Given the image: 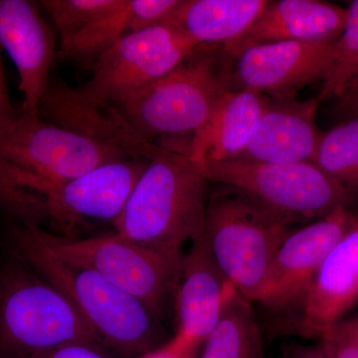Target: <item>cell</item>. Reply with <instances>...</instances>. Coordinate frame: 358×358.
I'll return each mask as SVG.
<instances>
[{"label": "cell", "mask_w": 358, "mask_h": 358, "mask_svg": "<svg viewBox=\"0 0 358 358\" xmlns=\"http://www.w3.org/2000/svg\"><path fill=\"white\" fill-rule=\"evenodd\" d=\"M148 159L109 162L68 180H50L0 160V206L56 236L75 238L89 220L114 222L147 167Z\"/></svg>", "instance_id": "1"}, {"label": "cell", "mask_w": 358, "mask_h": 358, "mask_svg": "<svg viewBox=\"0 0 358 358\" xmlns=\"http://www.w3.org/2000/svg\"><path fill=\"white\" fill-rule=\"evenodd\" d=\"M209 182L185 152L159 145L119 217L115 233L180 265L204 234Z\"/></svg>", "instance_id": "2"}, {"label": "cell", "mask_w": 358, "mask_h": 358, "mask_svg": "<svg viewBox=\"0 0 358 358\" xmlns=\"http://www.w3.org/2000/svg\"><path fill=\"white\" fill-rule=\"evenodd\" d=\"M10 238L14 253L64 294L106 348L141 357L162 345V320L141 301L95 271L56 255L30 226H16Z\"/></svg>", "instance_id": "3"}, {"label": "cell", "mask_w": 358, "mask_h": 358, "mask_svg": "<svg viewBox=\"0 0 358 358\" xmlns=\"http://www.w3.org/2000/svg\"><path fill=\"white\" fill-rule=\"evenodd\" d=\"M69 343L106 352L64 294L14 253L0 267V358H23Z\"/></svg>", "instance_id": "4"}, {"label": "cell", "mask_w": 358, "mask_h": 358, "mask_svg": "<svg viewBox=\"0 0 358 358\" xmlns=\"http://www.w3.org/2000/svg\"><path fill=\"white\" fill-rule=\"evenodd\" d=\"M230 68L222 47L201 46L166 76L114 106L150 143L162 136L192 138L230 90Z\"/></svg>", "instance_id": "5"}, {"label": "cell", "mask_w": 358, "mask_h": 358, "mask_svg": "<svg viewBox=\"0 0 358 358\" xmlns=\"http://www.w3.org/2000/svg\"><path fill=\"white\" fill-rule=\"evenodd\" d=\"M294 224L249 195L227 186L209 192L204 235L226 279L256 303L268 268Z\"/></svg>", "instance_id": "6"}, {"label": "cell", "mask_w": 358, "mask_h": 358, "mask_svg": "<svg viewBox=\"0 0 358 358\" xmlns=\"http://www.w3.org/2000/svg\"><path fill=\"white\" fill-rule=\"evenodd\" d=\"M195 166L209 183L239 190L293 224L319 220L353 202L343 186L312 162L235 159Z\"/></svg>", "instance_id": "7"}, {"label": "cell", "mask_w": 358, "mask_h": 358, "mask_svg": "<svg viewBox=\"0 0 358 358\" xmlns=\"http://www.w3.org/2000/svg\"><path fill=\"white\" fill-rule=\"evenodd\" d=\"M32 228L40 241L56 255L95 271L164 320L167 303L176 291L180 265L117 233L66 238Z\"/></svg>", "instance_id": "8"}, {"label": "cell", "mask_w": 358, "mask_h": 358, "mask_svg": "<svg viewBox=\"0 0 358 358\" xmlns=\"http://www.w3.org/2000/svg\"><path fill=\"white\" fill-rule=\"evenodd\" d=\"M199 48L171 22L131 33L91 63V77L80 92L95 102L117 105L166 76Z\"/></svg>", "instance_id": "9"}, {"label": "cell", "mask_w": 358, "mask_h": 358, "mask_svg": "<svg viewBox=\"0 0 358 358\" xmlns=\"http://www.w3.org/2000/svg\"><path fill=\"white\" fill-rule=\"evenodd\" d=\"M124 159H134L21 112L0 131L1 162L50 180H68Z\"/></svg>", "instance_id": "10"}, {"label": "cell", "mask_w": 358, "mask_h": 358, "mask_svg": "<svg viewBox=\"0 0 358 358\" xmlns=\"http://www.w3.org/2000/svg\"><path fill=\"white\" fill-rule=\"evenodd\" d=\"M357 214L350 207L341 206L326 217L292 230L271 263L256 303L268 312L296 319L320 266Z\"/></svg>", "instance_id": "11"}, {"label": "cell", "mask_w": 358, "mask_h": 358, "mask_svg": "<svg viewBox=\"0 0 358 358\" xmlns=\"http://www.w3.org/2000/svg\"><path fill=\"white\" fill-rule=\"evenodd\" d=\"M334 41L273 42L248 47L231 59L230 88L272 99L296 98L322 81L331 65Z\"/></svg>", "instance_id": "12"}, {"label": "cell", "mask_w": 358, "mask_h": 358, "mask_svg": "<svg viewBox=\"0 0 358 358\" xmlns=\"http://www.w3.org/2000/svg\"><path fill=\"white\" fill-rule=\"evenodd\" d=\"M38 115L42 121L129 159H150L159 148L136 133L115 106L95 102L62 80L50 79L40 101Z\"/></svg>", "instance_id": "13"}, {"label": "cell", "mask_w": 358, "mask_h": 358, "mask_svg": "<svg viewBox=\"0 0 358 358\" xmlns=\"http://www.w3.org/2000/svg\"><path fill=\"white\" fill-rule=\"evenodd\" d=\"M0 47L20 76L21 113L39 117L38 107L58 58L53 31L35 2L0 0Z\"/></svg>", "instance_id": "14"}, {"label": "cell", "mask_w": 358, "mask_h": 358, "mask_svg": "<svg viewBox=\"0 0 358 358\" xmlns=\"http://www.w3.org/2000/svg\"><path fill=\"white\" fill-rule=\"evenodd\" d=\"M233 288L202 235L183 255L174 291L176 336L182 339L193 357H197L204 341L217 326Z\"/></svg>", "instance_id": "15"}, {"label": "cell", "mask_w": 358, "mask_h": 358, "mask_svg": "<svg viewBox=\"0 0 358 358\" xmlns=\"http://www.w3.org/2000/svg\"><path fill=\"white\" fill-rule=\"evenodd\" d=\"M358 303V213L315 275L298 317L296 333L320 338Z\"/></svg>", "instance_id": "16"}, {"label": "cell", "mask_w": 358, "mask_h": 358, "mask_svg": "<svg viewBox=\"0 0 358 358\" xmlns=\"http://www.w3.org/2000/svg\"><path fill=\"white\" fill-rule=\"evenodd\" d=\"M319 103L317 98H268L248 147L238 159L270 164L313 162L322 133L315 124Z\"/></svg>", "instance_id": "17"}, {"label": "cell", "mask_w": 358, "mask_h": 358, "mask_svg": "<svg viewBox=\"0 0 358 358\" xmlns=\"http://www.w3.org/2000/svg\"><path fill=\"white\" fill-rule=\"evenodd\" d=\"M348 9L322 0L268 1L251 28L223 51L230 59L248 47L273 42H319L338 38Z\"/></svg>", "instance_id": "18"}, {"label": "cell", "mask_w": 358, "mask_h": 358, "mask_svg": "<svg viewBox=\"0 0 358 358\" xmlns=\"http://www.w3.org/2000/svg\"><path fill=\"white\" fill-rule=\"evenodd\" d=\"M268 98L250 90H228L206 124L190 138L186 155L194 164L235 159L244 154Z\"/></svg>", "instance_id": "19"}, {"label": "cell", "mask_w": 358, "mask_h": 358, "mask_svg": "<svg viewBox=\"0 0 358 358\" xmlns=\"http://www.w3.org/2000/svg\"><path fill=\"white\" fill-rule=\"evenodd\" d=\"M181 0H120L119 3L59 49L58 58L93 62L131 33L169 22Z\"/></svg>", "instance_id": "20"}, {"label": "cell", "mask_w": 358, "mask_h": 358, "mask_svg": "<svg viewBox=\"0 0 358 358\" xmlns=\"http://www.w3.org/2000/svg\"><path fill=\"white\" fill-rule=\"evenodd\" d=\"M268 0H181L169 22L196 46L227 47L248 31Z\"/></svg>", "instance_id": "21"}, {"label": "cell", "mask_w": 358, "mask_h": 358, "mask_svg": "<svg viewBox=\"0 0 358 358\" xmlns=\"http://www.w3.org/2000/svg\"><path fill=\"white\" fill-rule=\"evenodd\" d=\"M196 358H265L262 329L252 303L233 288L217 326Z\"/></svg>", "instance_id": "22"}, {"label": "cell", "mask_w": 358, "mask_h": 358, "mask_svg": "<svg viewBox=\"0 0 358 358\" xmlns=\"http://www.w3.org/2000/svg\"><path fill=\"white\" fill-rule=\"evenodd\" d=\"M313 164L358 199V117L322 131Z\"/></svg>", "instance_id": "23"}, {"label": "cell", "mask_w": 358, "mask_h": 358, "mask_svg": "<svg viewBox=\"0 0 358 358\" xmlns=\"http://www.w3.org/2000/svg\"><path fill=\"white\" fill-rule=\"evenodd\" d=\"M345 25L334 41L331 67L322 81L317 101L338 98L345 91L358 68V0L348 7Z\"/></svg>", "instance_id": "24"}, {"label": "cell", "mask_w": 358, "mask_h": 358, "mask_svg": "<svg viewBox=\"0 0 358 358\" xmlns=\"http://www.w3.org/2000/svg\"><path fill=\"white\" fill-rule=\"evenodd\" d=\"M120 0H43L59 37L60 49L67 46L78 34L84 31L96 20L117 6Z\"/></svg>", "instance_id": "25"}, {"label": "cell", "mask_w": 358, "mask_h": 358, "mask_svg": "<svg viewBox=\"0 0 358 358\" xmlns=\"http://www.w3.org/2000/svg\"><path fill=\"white\" fill-rule=\"evenodd\" d=\"M319 339L326 358H358V317L341 320Z\"/></svg>", "instance_id": "26"}, {"label": "cell", "mask_w": 358, "mask_h": 358, "mask_svg": "<svg viewBox=\"0 0 358 358\" xmlns=\"http://www.w3.org/2000/svg\"><path fill=\"white\" fill-rule=\"evenodd\" d=\"M105 353L93 346L69 343L44 352L33 353L23 358H107Z\"/></svg>", "instance_id": "27"}, {"label": "cell", "mask_w": 358, "mask_h": 358, "mask_svg": "<svg viewBox=\"0 0 358 358\" xmlns=\"http://www.w3.org/2000/svg\"><path fill=\"white\" fill-rule=\"evenodd\" d=\"M336 110L343 121L358 117V68L345 91L336 99Z\"/></svg>", "instance_id": "28"}, {"label": "cell", "mask_w": 358, "mask_h": 358, "mask_svg": "<svg viewBox=\"0 0 358 358\" xmlns=\"http://www.w3.org/2000/svg\"><path fill=\"white\" fill-rule=\"evenodd\" d=\"M1 51V47H0V131L8 126L20 115V113L14 109L10 96H9L3 63H2Z\"/></svg>", "instance_id": "29"}, {"label": "cell", "mask_w": 358, "mask_h": 358, "mask_svg": "<svg viewBox=\"0 0 358 358\" xmlns=\"http://www.w3.org/2000/svg\"><path fill=\"white\" fill-rule=\"evenodd\" d=\"M140 358H194L192 357L182 339L174 336L171 341L164 343L152 352L145 353Z\"/></svg>", "instance_id": "30"}, {"label": "cell", "mask_w": 358, "mask_h": 358, "mask_svg": "<svg viewBox=\"0 0 358 358\" xmlns=\"http://www.w3.org/2000/svg\"><path fill=\"white\" fill-rule=\"evenodd\" d=\"M282 358H326L324 348L319 341L315 345H294L289 346Z\"/></svg>", "instance_id": "31"}]
</instances>
